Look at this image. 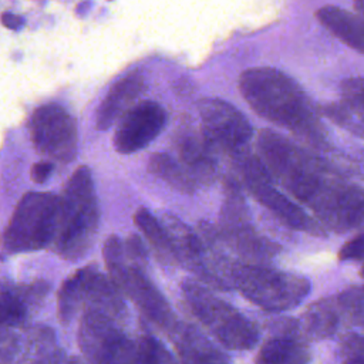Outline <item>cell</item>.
<instances>
[{"label":"cell","instance_id":"cell-1","mask_svg":"<svg viewBox=\"0 0 364 364\" xmlns=\"http://www.w3.org/2000/svg\"><path fill=\"white\" fill-rule=\"evenodd\" d=\"M256 145L272 179L307 206L324 232L340 235L364 223V188L330 161L267 128L259 131Z\"/></svg>","mask_w":364,"mask_h":364},{"label":"cell","instance_id":"cell-2","mask_svg":"<svg viewBox=\"0 0 364 364\" xmlns=\"http://www.w3.org/2000/svg\"><path fill=\"white\" fill-rule=\"evenodd\" d=\"M239 91L259 117L286 128L313 149H328L320 114L294 78L273 67H252L240 74Z\"/></svg>","mask_w":364,"mask_h":364},{"label":"cell","instance_id":"cell-3","mask_svg":"<svg viewBox=\"0 0 364 364\" xmlns=\"http://www.w3.org/2000/svg\"><path fill=\"white\" fill-rule=\"evenodd\" d=\"M78 344L88 364H178L158 338H132L117 320L100 311L82 313Z\"/></svg>","mask_w":364,"mask_h":364},{"label":"cell","instance_id":"cell-4","mask_svg":"<svg viewBox=\"0 0 364 364\" xmlns=\"http://www.w3.org/2000/svg\"><path fill=\"white\" fill-rule=\"evenodd\" d=\"M58 198L57 230L51 246L61 259L78 260L92 246L100 223L90 168H77Z\"/></svg>","mask_w":364,"mask_h":364},{"label":"cell","instance_id":"cell-5","mask_svg":"<svg viewBox=\"0 0 364 364\" xmlns=\"http://www.w3.org/2000/svg\"><path fill=\"white\" fill-rule=\"evenodd\" d=\"M228 279L230 289L272 313L297 307L311 290V283L304 276L273 269L267 264L233 262Z\"/></svg>","mask_w":364,"mask_h":364},{"label":"cell","instance_id":"cell-6","mask_svg":"<svg viewBox=\"0 0 364 364\" xmlns=\"http://www.w3.org/2000/svg\"><path fill=\"white\" fill-rule=\"evenodd\" d=\"M104 260L109 280L139 309L156 327L168 334L178 324V318L168 300L145 273V266L129 260L124 243L118 236H109L104 245Z\"/></svg>","mask_w":364,"mask_h":364},{"label":"cell","instance_id":"cell-7","mask_svg":"<svg viewBox=\"0 0 364 364\" xmlns=\"http://www.w3.org/2000/svg\"><path fill=\"white\" fill-rule=\"evenodd\" d=\"M181 289L191 313L219 344L237 351L250 350L257 344L256 324L236 307L215 296L209 287L196 279H186Z\"/></svg>","mask_w":364,"mask_h":364},{"label":"cell","instance_id":"cell-8","mask_svg":"<svg viewBox=\"0 0 364 364\" xmlns=\"http://www.w3.org/2000/svg\"><path fill=\"white\" fill-rule=\"evenodd\" d=\"M219 233L243 263L266 264L280 252V246L263 236L253 225L242 186L235 179H228L225 185Z\"/></svg>","mask_w":364,"mask_h":364},{"label":"cell","instance_id":"cell-9","mask_svg":"<svg viewBox=\"0 0 364 364\" xmlns=\"http://www.w3.org/2000/svg\"><path fill=\"white\" fill-rule=\"evenodd\" d=\"M60 198L48 192H28L17 203L1 235L7 253L43 249L53 243L57 230Z\"/></svg>","mask_w":364,"mask_h":364},{"label":"cell","instance_id":"cell-10","mask_svg":"<svg viewBox=\"0 0 364 364\" xmlns=\"http://www.w3.org/2000/svg\"><path fill=\"white\" fill-rule=\"evenodd\" d=\"M230 159L247 192L283 225L313 236L326 235L324 229L314 218H310L303 208L296 205L274 186L270 173L257 155L247 149Z\"/></svg>","mask_w":364,"mask_h":364},{"label":"cell","instance_id":"cell-11","mask_svg":"<svg viewBox=\"0 0 364 364\" xmlns=\"http://www.w3.org/2000/svg\"><path fill=\"white\" fill-rule=\"evenodd\" d=\"M80 309L84 313L100 311L117 321L127 314L119 290L94 266L77 270L58 293V316L63 323L71 321Z\"/></svg>","mask_w":364,"mask_h":364},{"label":"cell","instance_id":"cell-12","mask_svg":"<svg viewBox=\"0 0 364 364\" xmlns=\"http://www.w3.org/2000/svg\"><path fill=\"white\" fill-rule=\"evenodd\" d=\"M202 132L215 149L233 158L249 149L253 127L230 102L220 98H202L198 104Z\"/></svg>","mask_w":364,"mask_h":364},{"label":"cell","instance_id":"cell-13","mask_svg":"<svg viewBox=\"0 0 364 364\" xmlns=\"http://www.w3.org/2000/svg\"><path fill=\"white\" fill-rule=\"evenodd\" d=\"M34 148L43 156L63 164L71 162L77 155L78 131L75 119L60 105L38 107L28 122Z\"/></svg>","mask_w":364,"mask_h":364},{"label":"cell","instance_id":"cell-14","mask_svg":"<svg viewBox=\"0 0 364 364\" xmlns=\"http://www.w3.org/2000/svg\"><path fill=\"white\" fill-rule=\"evenodd\" d=\"M168 114L155 101H141L131 107L121 118L115 134L117 152L129 155L149 145L165 128Z\"/></svg>","mask_w":364,"mask_h":364},{"label":"cell","instance_id":"cell-15","mask_svg":"<svg viewBox=\"0 0 364 364\" xmlns=\"http://www.w3.org/2000/svg\"><path fill=\"white\" fill-rule=\"evenodd\" d=\"M158 219L166 232L175 264L193 273L196 280L206 287H212L205 246L198 232L185 225L178 216L168 212H164Z\"/></svg>","mask_w":364,"mask_h":364},{"label":"cell","instance_id":"cell-16","mask_svg":"<svg viewBox=\"0 0 364 364\" xmlns=\"http://www.w3.org/2000/svg\"><path fill=\"white\" fill-rule=\"evenodd\" d=\"M178 162L198 185H209L218 178L215 148L202 129L183 124L173 138Z\"/></svg>","mask_w":364,"mask_h":364},{"label":"cell","instance_id":"cell-17","mask_svg":"<svg viewBox=\"0 0 364 364\" xmlns=\"http://www.w3.org/2000/svg\"><path fill=\"white\" fill-rule=\"evenodd\" d=\"M169 337L181 364H232L222 350L189 323L178 321Z\"/></svg>","mask_w":364,"mask_h":364},{"label":"cell","instance_id":"cell-18","mask_svg":"<svg viewBox=\"0 0 364 364\" xmlns=\"http://www.w3.org/2000/svg\"><path fill=\"white\" fill-rule=\"evenodd\" d=\"M144 75L138 70L118 80L97 108L95 128L98 131L108 129L114 121L119 118L125 109L138 98L144 90Z\"/></svg>","mask_w":364,"mask_h":364},{"label":"cell","instance_id":"cell-19","mask_svg":"<svg viewBox=\"0 0 364 364\" xmlns=\"http://www.w3.org/2000/svg\"><path fill=\"white\" fill-rule=\"evenodd\" d=\"M316 18L347 47L364 54V18L338 6H321Z\"/></svg>","mask_w":364,"mask_h":364},{"label":"cell","instance_id":"cell-20","mask_svg":"<svg viewBox=\"0 0 364 364\" xmlns=\"http://www.w3.org/2000/svg\"><path fill=\"white\" fill-rule=\"evenodd\" d=\"M341 310L336 297L321 299L307 307L297 320L299 333L310 340H323L336 334L341 324Z\"/></svg>","mask_w":364,"mask_h":364},{"label":"cell","instance_id":"cell-21","mask_svg":"<svg viewBox=\"0 0 364 364\" xmlns=\"http://www.w3.org/2000/svg\"><path fill=\"white\" fill-rule=\"evenodd\" d=\"M36 289L23 290L11 286L0 289V343L13 340L16 330L27 320L28 300Z\"/></svg>","mask_w":364,"mask_h":364},{"label":"cell","instance_id":"cell-22","mask_svg":"<svg viewBox=\"0 0 364 364\" xmlns=\"http://www.w3.org/2000/svg\"><path fill=\"white\" fill-rule=\"evenodd\" d=\"M310 360L309 346L291 337H272L256 355V364H309Z\"/></svg>","mask_w":364,"mask_h":364},{"label":"cell","instance_id":"cell-23","mask_svg":"<svg viewBox=\"0 0 364 364\" xmlns=\"http://www.w3.org/2000/svg\"><path fill=\"white\" fill-rule=\"evenodd\" d=\"M148 169L152 175L162 179L165 183H168L178 192L193 193L198 188V183L192 179V176L169 154L156 152L151 155Z\"/></svg>","mask_w":364,"mask_h":364},{"label":"cell","instance_id":"cell-24","mask_svg":"<svg viewBox=\"0 0 364 364\" xmlns=\"http://www.w3.org/2000/svg\"><path fill=\"white\" fill-rule=\"evenodd\" d=\"M134 222L138 226V229L142 232V235L146 237L148 243L152 246L155 256L165 264L175 263L166 232L161 225L159 219L154 216L148 209L141 208L135 212Z\"/></svg>","mask_w":364,"mask_h":364},{"label":"cell","instance_id":"cell-25","mask_svg":"<svg viewBox=\"0 0 364 364\" xmlns=\"http://www.w3.org/2000/svg\"><path fill=\"white\" fill-rule=\"evenodd\" d=\"M20 364H68L60 354L54 336L50 330L41 328L30 341L26 358Z\"/></svg>","mask_w":364,"mask_h":364},{"label":"cell","instance_id":"cell-26","mask_svg":"<svg viewBox=\"0 0 364 364\" xmlns=\"http://www.w3.org/2000/svg\"><path fill=\"white\" fill-rule=\"evenodd\" d=\"M323 117L328 121L334 122L340 128L348 131L350 134L364 138V115L344 105L343 102H331L326 104L320 108Z\"/></svg>","mask_w":364,"mask_h":364},{"label":"cell","instance_id":"cell-27","mask_svg":"<svg viewBox=\"0 0 364 364\" xmlns=\"http://www.w3.org/2000/svg\"><path fill=\"white\" fill-rule=\"evenodd\" d=\"M341 102L364 115V77L346 78L340 84Z\"/></svg>","mask_w":364,"mask_h":364},{"label":"cell","instance_id":"cell-28","mask_svg":"<svg viewBox=\"0 0 364 364\" xmlns=\"http://www.w3.org/2000/svg\"><path fill=\"white\" fill-rule=\"evenodd\" d=\"M340 354L346 363L364 364V336L348 333L340 341Z\"/></svg>","mask_w":364,"mask_h":364},{"label":"cell","instance_id":"cell-29","mask_svg":"<svg viewBox=\"0 0 364 364\" xmlns=\"http://www.w3.org/2000/svg\"><path fill=\"white\" fill-rule=\"evenodd\" d=\"M338 259L343 262L348 260H364V232L354 236L351 240L344 243L338 252Z\"/></svg>","mask_w":364,"mask_h":364},{"label":"cell","instance_id":"cell-30","mask_svg":"<svg viewBox=\"0 0 364 364\" xmlns=\"http://www.w3.org/2000/svg\"><path fill=\"white\" fill-rule=\"evenodd\" d=\"M53 162L51 161H43V162H37L33 165L31 168V179L36 182V183H43L46 182L51 172H53Z\"/></svg>","mask_w":364,"mask_h":364},{"label":"cell","instance_id":"cell-31","mask_svg":"<svg viewBox=\"0 0 364 364\" xmlns=\"http://www.w3.org/2000/svg\"><path fill=\"white\" fill-rule=\"evenodd\" d=\"M1 23L4 27L10 28V30H20L24 24V20L13 13H3L1 14Z\"/></svg>","mask_w":364,"mask_h":364},{"label":"cell","instance_id":"cell-32","mask_svg":"<svg viewBox=\"0 0 364 364\" xmlns=\"http://www.w3.org/2000/svg\"><path fill=\"white\" fill-rule=\"evenodd\" d=\"M354 9L358 11V14H361L364 17V1L354 3Z\"/></svg>","mask_w":364,"mask_h":364},{"label":"cell","instance_id":"cell-33","mask_svg":"<svg viewBox=\"0 0 364 364\" xmlns=\"http://www.w3.org/2000/svg\"><path fill=\"white\" fill-rule=\"evenodd\" d=\"M361 276H363V277H364V266H363V267H361Z\"/></svg>","mask_w":364,"mask_h":364},{"label":"cell","instance_id":"cell-34","mask_svg":"<svg viewBox=\"0 0 364 364\" xmlns=\"http://www.w3.org/2000/svg\"><path fill=\"white\" fill-rule=\"evenodd\" d=\"M344 364H354V363H346V361H344Z\"/></svg>","mask_w":364,"mask_h":364}]
</instances>
